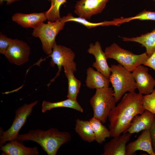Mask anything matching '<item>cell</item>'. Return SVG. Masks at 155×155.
Masks as SVG:
<instances>
[{"label": "cell", "instance_id": "cell-26", "mask_svg": "<svg viewBox=\"0 0 155 155\" xmlns=\"http://www.w3.org/2000/svg\"><path fill=\"white\" fill-rule=\"evenodd\" d=\"M142 105L144 110L155 114V89L150 94L143 96Z\"/></svg>", "mask_w": 155, "mask_h": 155}, {"label": "cell", "instance_id": "cell-9", "mask_svg": "<svg viewBox=\"0 0 155 155\" xmlns=\"http://www.w3.org/2000/svg\"><path fill=\"white\" fill-rule=\"evenodd\" d=\"M30 53V48L26 43L14 39L4 55L10 63L20 66L28 61Z\"/></svg>", "mask_w": 155, "mask_h": 155}, {"label": "cell", "instance_id": "cell-25", "mask_svg": "<svg viewBox=\"0 0 155 155\" xmlns=\"http://www.w3.org/2000/svg\"><path fill=\"white\" fill-rule=\"evenodd\" d=\"M134 20L155 21V11H152L144 10L135 16L127 18L122 17L114 20L116 26Z\"/></svg>", "mask_w": 155, "mask_h": 155}, {"label": "cell", "instance_id": "cell-21", "mask_svg": "<svg viewBox=\"0 0 155 155\" xmlns=\"http://www.w3.org/2000/svg\"><path fill=\"white\" fill-rule=\"evenodd\" d=\"M75 130L84 141L89 143L95 141L94 132L89 121L77 119Z\"/></svg>", "mask_w": 155, "mask_h": 155}, {"label": "cell", "instance_id": "cell-30", "mask_svg": "<svg viewBox=\"0 0 155 155\" xmlns=\"http://www.w3.org/2000/svg\"><path fill=\"white\" fill-rule=\"evenodd\" d=\"M21 0H0V4L1 5L4 1L7 2L6 4L9 5L11 3L16 1H18Z\"/></svg>", "mask_w": 155, "mask_h": 155}, {"label": "cell", "instance_id": "cell-22", "mask_svg": "<svg viewBox=\"0 0 155 155\" xmlns=\"http://www.w3.org/2000/svg\"><path fill=\"white\" fill-rule=\"evenodd\" d=\"M64 71L68 82V87L67 97L74 100H77L81 82L77 79L74 74V72L70 69L65 68Z\"/></svg>", "mask_w": 155, "mask_h": 155}, {"label": "cell", "instance_id": "cell-1", "mask_svg": "<svg viewBox=\"0 0 155 155\" xmlns=\"http://www.w3.org/2000/svg\"><path fill=\"white\" fill-rule=\"evenodd\" d=\"M143 96V94L135 92L126 93L112 110L108 117L111 137L126 132L133 119L144 112Z\"/></svg>", "mask_w": 155, "mask_h": 155}, {"label": "cell", "instance_id": "cell-31", "mask_svg": "<svg viewBox=\"0 0 155 155\" xmlns=\"http://www.w3.org/2000/svg\"><path fill=\"white\" fill-rule=\"evenodd\" d=\"M152 0L155 2V0Z\"/></svg>", "mask_w": 155, "mask_h": 155}, {"label": "cell", "instance_id": "cell-3", "mask_svg": "<svg viewBox=\"0 0 155 155\" xmlns=\"http://www.w3.org/2000/svg\"><path fill=\"white\" fill-rule=\"evenodd\" d=\"M109 77L114 91V96L117 102L127 92H135L136 82L132 72L120 64L111 65Z\"/></svg>", "mask_w": 155, "mask_h": 155}, {"label": "cell", "instance_id": "cell-14", "mask_svg": "<svg viewBox=\"0 0 155 155\" xmlns=\"http://www.w3.org/2000/svg\"><path fill=\"white\" fill-rule=\"evenodd\" d=\"M132 134L128 132L117 136L113 137L104 146L102 155H126V144L131 138Z\"/></svg>", "mask_w": 155, "mask_h": 155}, {"label": "cell", "instance_id": "cell-18", "mask_svg": "<svg viewBox=\"0 0 155 155\" xmlns=\"http://www.w3.org/2000/svg\"><path fill=\"white\" fill-rule=\"evenodd\" d=\"M86 78L85 81L86 86L90 89L101 88L109 87V78L92 68L87 69Z\"/></svg>", "mask_w": 155, "mask_h": 155}, {"label": "cell", "instance_id": "cell-28", "mask_svg": "<svg viewBox=\"0 0 155 155\" xmlns=\"http://www.w3.org/2000/svg\"><path fill=\"white\" fill-rule=\"evenodd\" d=\"M149 130L153 150L155 153V116Z\"/></svg>", "mask_w": 155, "mask_h": 155}, {"label": "cell", "instance_id": "cell-4", "mask_svg": "<svg viewBox=\"0 0 155 155\" xmlns=\"http://www.w3.org/2000/svg\"><path fill=\"white\" fill-rule=\"evenodd\" d=\"M90 102L93 117L103 123H106L110 112L116 106L113 89L109 87L96 89Z\"/></svg>", "mask_w": 155, "mask_h": 155}, {"label": "cell", "instance_id": "cell-17", "mask_svg": "<svg viewBox=\"0 0 155 155\" xmlns=\"http://www.w3.org/2000/svg\"><path fill=\"white\" fill-rule=\"evenodd\" d=\"M155 114L145 110L140 115H137L132 120L126 132L133 134L144 130H149L154 121Z\"/></svg>", "mask_w": 155, "mask_h": 155}, {"label": "cell", "instance_id": "cell-12", "mask_svg": "<svg viewBox=\"0 0 155 155\" xmlns=\"http://www.w3.org/2000/svg\"><path fill=\"white\" fill-rule=\"evenodd\" d=\"M88 52L93 55L95 57V61L93 63L92 66L97 71L109 78L111 73V67L108 65L107 59L104 52L102 50L100 42L97 41L94 44L91 43Z\"/></svg>", "mask_w": 155, "mask_h": 155}, {"label": "cell", "instance_id": "cell-27", "mask_svg": "<svg viewBox=\"0 0 155 155\" xmlns=\"http://www.w3.org/2000/svg\"><path fill=\"white\" fill-rule=\"evenodd\" d=\"M13 39L8 37L6 36L0 34V53L4 55L8 49Z\"/></svg>", "mask_w": 155, "mask_h": 155}, {"label": "cell", "instance_id": "cell-24", "mask_svg": "<svg viewBox=\"0 0 155 155\" xmlns=\"http://www.w3.org/2000/svg\"><path fill=\"white\" fill-rule=\"evenodd\" d=\"M51 2L49 9L45 13L46 20L51 22L60 19L59 9L61 6L66 2V0H48Z\"/></svg>", "mask_w": 155, "mask_h": 155}, {"label": "cell", "instance_id": "cell-15", "mask_svg": "<svg viewBox=\"0 0 155 155\" xmlns=\"http://www.w3.org/2000/svg\"><path fill=\"white\" fill-rule=\"evenodd\" d=\"M13 21L24 28H35L46 20L44 13L24 14L17 13L12 17Z\"/></svg>", "mask_w": 155, "mask_h": 155}, {"label": "cell", "instance_id": "cell-23", "mask_svg": "<svg viewBox=\"0 0 155 155\" xmlns=\"http://www.w3.org/2000/svg\"><path fill=\"white\" fill-rule=\"evenodd\" d=\"M93 129L95 136V141L101 144L106 138L111 136L109 129L102 124L101 122L93 117L89 120Z\"/></svg>", "mask_w": 155, "mask_h": 155}, {"label": "cell", "instance_id": "cell-20", "mask_svg": "<svg viewBox=\"0 0 155 155\" xmlns=\"http://www.w3.org/2000/svg\"><path fill=\"white\" fill-rule=\"evenodd\" d=\"M65 107L71 108L79 112L82 113L83 109L77 100H74L69 98L56 102H50L44 100L42 105V111L43 113L53 108Z\"/></svg>", "mask_w": 155, "mask_h": 155}, {"label": "cell", "instance_id": "cell-10", "mask_svg": "<svg viewBox=\"0 0 155 155\" xmlns=\"http://www.w3.org/2000/svg\"><path fill=\"white\" fill-rule=\"evenodd\" d=\"M145 66L140 65L135 67L132 73L136 82L139 93L144 95L151 93L155 86V79L148 73Z\"/></svg>", "mask_w": 155, "mask_h": 155}, {"label": "cell", "instance_id": "cell-11", "mask_svg": "<svg viewBox=\"0 0 155 155\" xmlns=\"http://www.w3.org/2000/svg\"><path fill=\"white\" fill-rule=\"evenodd\" d=\"M109 0H80L77 2L74 12L79 17L87 20L101 13Z\"/></svg>", "mask_w": 155, "mask_h": 155}, {"label": "cell", "instance_id": "cell-29", "mask_svg": "<svg viewBox=\"0 0 155 155\" xmlns=\"http://www.w3.org/2000/svg\"><path fill=\"white\" fill-rule=\"evenodd\" d=\"M143 65L150 67L155 71V51L149 57Z\"/></svg>", "mask_w": 155, "mask_h": 155}, {"label": "cell", "instance_id": "cell-5", "mask_svg": "<svg viewBox=\"0 0 155 155\" xmlns=\"http://www.w3.org/2000/svg\"><path fill=\"white\" fill-rule=\"evenodd\" d=\"M104 52L107 59L116 60L119 64L131 72L137 66L143 65L149 57L146 52L135 54L121 48L115 43L106 47Z\"/></svg>", "mask_w": 155, "mask_h": 155}, {"label": "cell", "instance_id": "cell-7", "mask_svg": "<svg viewBox=\"0 0 155 155\" xmlns=\"http://www.w3.org/2000/svg\"><path fill=\"white\" fill-rule=\"evenodd\" d=\"M38 102L36 100L30 104H25L16 110L15 118L10 127L6 131H1L0 147L5 144L7 141L16 140L19 131L25 124L33 108Z\"/></svg>", "mask_w": 155, "mask_h": 155}, {"label": "cell", "instance_id": "cell-2", "mask_svg": "<svg viewBox=\"0 0 155 155\" xmlns=\"http://www.w3.org/2000/svg\"><path fill=\"white\" fill-rule=\"evenodd\" d=\"M71 139L69 132L61 131L52 128L46 131L31 130L26 133L18 134L16 140L21 142L33 141L38 144L48 155H56L61 146L69 142Z\"/></svg>", "mask_w": 155, "mask_h": 155}, {"label": "cell", "instance_id": "cell-8", "mask_svg": "<svg viewBox=\"0 0 155 155\" xmlns=\"http://www.w3.org/2000/svg\"><path fill=\"white\" fill-rule=\"evenodd\" d=\"M48 57L51 58L50 63V65L54 67L56 65L58 71L55 77L51 80L48 84L49 86L55 79L60 75L62 67L68 68L74 72L77 71V64L74 61L75 55L70 48L63 45L57 44L55 42L53 46L52 52Z\"/></svg>", "mask_w": 155, "mask_h": 155}, {"label": "cell", "instance_id": "cell-19", "mask_svg": "<svg viewBox=\"0 0 155 155\" xmlns=\"http://www.w3.org/2000/svg\"><path fill=\"white\" fill-rule=\"evenodd\" d=\"M122 38L124 41L135 42L141 44L146 48V52L149 57L155 51V28L151 32L140 36L131 38L122 37Z\"/></svg>", "mask_w": 155, "mask_h": 155}, {"label": "cell", "instance_id": "cell-6", "mask_svg": "<svg viewBox=\"0 0 155 155\" xmlns=\"http://www.w3.org/2000/svg\"><path fill=\"white\" fill-rule=\"evenodd\" d=\"M65 16L57 21H48L46 24L42 23L34 29L32 35L40 40L42 49L46 54L49 55L53 51L55 38L59 32L62 30L65 25Z\"/></svg>", "mask_w": 155, "mask_h": 155}, {"label": "cell", "instance_id": "cell-16", "mask_svg": "<svg viewBox=\"0 0 155 155\" xmlns=\"http://www.w3.org/2000/svg\"><path fill=\"white\" fill-rule=\"evenodd\" d=\"M22 142L14 140L10 141L1 146L3 155H37L39 152L38 148L25 146Z\"/></svg>", "mask_w": 155, "mask_h": 155}, {"label": "cell", "instance_id": "cell-13", "mask_svg": "<svg viewBox=\"0 0 155 155\" xmlns=\"http://www.w3.org/2000/svg\"><path fill=\"white\" fill-rule=\"evenodd\" d=\"M142 150L150 155H155L150 138L149 130L142 131L141 134L135 140L127 145L126 155H133L138 150Z\"/></svg>", "mask_w": 155, "mask_h": 155}]
</instances>
